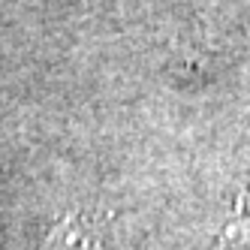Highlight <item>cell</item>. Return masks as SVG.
<instances>
[{
	"label": "cell",
	"mask_w": 250,
	"mask_h": 250,
	"mask_svg": "<svg viewBox=\"0 0 250 250\" xmlns=\"http://www.w3.org/2000/svg\"><path fill=\"white\" fill-rule=\"evenodd\" d=\"M42 250H100V238L91 220H84V214H69L48 235Z\"/></svg>",
	"instance_id": "6da1fadb"
}]
</instances>
